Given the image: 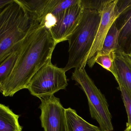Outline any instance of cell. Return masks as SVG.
Instances as JSON below:
<instances>
[{"instance_id":"cell-1","label":"cell","mask_w":131,"mask_h":131,"mask_svg":"<svg viewBox=\"0 0 131 131\" xmlns=\"http://www.w3.org/2000/svg\"><path fill=\"white\" fill-rule=\"evenodd\" d=\"M57 44L44 25L36 23L18 47V56L9 77L0 85L4 96H13L27 89L34 75L51 61Z\"/></svg>"},{"instance_id":"cell-2","label":"cell","mask_w":131,"mask_h":131,"mask_svg":"<svg viewBox=\"0 0 131 131\" xmlns=\"http://www.w3.org/2000/svg\"><path fill=\"white\" fill-rule=\"evenodd\" d=\"M0 13V62L18 49L34 25V22L16 0Z\"/></svg>"},{"instance_id":"cell-3","label":"cell","mask_w":131,"mask_h":131,"mask_svg":"<svg viewBox=\"0 0 131 131\" xmlns=\"http://www.w3.org/2000/svg\"><path fill=\"white\" fill-rule=\"evenodd\" d=\"M100 20L97 10L83 9L79 23L68 40L69 59L63 68L66 72L73 68L85 69Z\"/></svg>"},{"instance_id":"cell-4","label":"cell","mask_w":131,"mask_h":131,"mask_svg":"<svg viewBox=\"0 0 131 131\" xmlns=\"http://www.w3.org/2000/svg\"><path fill=\"white\" fill-rule=\"evenodd\" d=\"M71 79L85 93L91 117L97 121L101 131H113L112 115L106 99L87 74L85 69H75Z\"/></svg>"},{"instance_id":"cell-5","label":"cell","mask_w":131,"mask_h":131,"mask_svg":"<svg viewBox=\"0 0 131 131\" xmlns=\"http://www.w3.org/2000/svg\"><path fill=\"white\" fill-rule=\"evenodd\" d=\"M66 73L63 68H59L50 61L34 75L27 89L31 95L39 99L42 96L54 95L68 86Z\"/></svg>"},{"instance_id":"cell-6","label":"cell","mask_w":131,"mask_h":131,"mask_svg":"<svg viewBox=\"0 0 131 131\" xmlns=\"http://www.w3.org/2000/svg\"><path fill=\"white\" fill-rule=\"evenodd\" d=\"M40 99V118L44 131H68L66 108L60 99L53 95L42 96Z\"/></svg>"},{"instance_id":"cell-7","label":"cell","mask_w":131,"mask_h":131,"mask_svg":"<svg viewBox=\"0 0 131 131\" xmlns=\"http://www.w3.org/2000/svg\"><path fill=\"white\" fill-rule=\"evenodd\" d=\"M83 9L78 3L56 16V23L49 30L56 44L68 40L81 19Z\"/></svg>"},{"instance_id":"cell-8","label":"cell","mask_w":131,"mask_h":131,"mask_svg":"<svg viewBox=\"0 0 131 131\" xmlns=\"http://www.w3.org/2000/svg\"><path fill=\"white\" fill-rule=\"evenodd\" d=\"M117 1L118 0H107L99 12L101 16V20L94 42L87 57V63L101 50L109 30L119 15L117 7Z\"/></svg>"},{"instance_id":"cell-9","label":"cell","mask_w":131,"mask_h":131,"mask_svg":"<svg viewBox=\"0 0 131 131\" xmlns=\"http://www.w3.org/2000/svg\"><path fill=\"white\" fill-rule=\"evenodd\" d=\"M115 23L119 32L120 49L129 54L131 51V0L127 7L119 13Z\"/></svg>"},{"instance_id":"cell-10","label":"cell","mask_w":131,"mask_h":131,"mask_svg":"<svg viewBox=\"0 0 131 131\" xmlns=\"http://www.w3.org/2000/svg\"><path fill=\"white\" fill-rule=\"evenodd\" d=\"M115 62L118 77L116 81L131 95V57L119 50L115 52Z\"/></svg>"},{"instance_id":"cell-11","label":"cell","mask_w":131,"mask_h":131,"mask_svg":"<svg viewBox=\"0 0 131 131\" xmlns=\"http://www.w3.org/2000/svg\"><path fill=\"white\" fill-rule=\"evenodd\" d=\"M35 23L41 24L45 19L48 0H16Z\"/></svg>"},{"instance_id":"cell-12","label":"cell","mask_w":131,"mask_h":131,"mask_svg":"<svg viewBox=\"0 0 131 131\" xmlns=\"http://www.w3.org/2000/svg\"><path fill=\"white\" fill-rule=\"evenodd\" d=\"M68 131H102L100 128L89 123L72 108H66Z\"/></svg>"},{"instance_id":"cell-13","label":"cell","mask_w":131,"mask_h":131,"mask_svg":"<svg viewBox=\"0 0 131 131\" xmlns=\"http://www.w3.org/2000/svg\"><path fill=\"white\" fill-rule=\"evenodd\" d=\"M19 118L8 106L0 104V131H22Z\"/></svg>"},{"instance_id":"cell-14","label":"cell","mask_w":131,"mask_h":131,"mask_svg":"<svg viewBox=\"0 0 131 131\" xmlns=\"http://www.w3.org/2000/svg\"><path fill=\"white\" fill-rule=\"evenodd\" d=\"M115 52H112L108 54L97 53L87 62V64L90 68H92L95 63H98L110 72L116 80L118 77L115 62Z\"/></svg>"},{"instance_id":"cell-15","label":"cell","mask_w":131,"mask_h":131,"mask_svg":"<svg viewBox=\"0 0 131 131\" xmlns=\"http://www.w3.org/2000/svg\"><path fill=\"white\" fill-rule=\"evenodd\" d=\"M119 31L114 23L105 38L102 49L97 53L108 54L121 50L119 44Z\"/></svg>"},{"instance_id":"cell-16","label":"cell","mask_w":131,"mask_h":131,"mask_svg":"<svg viewBox=\"0 0 131 131\" xmlns=\"http://www.w3.org/2000/svg\"><path fill=\"white\" fill-rule=\"evenodd\" d=\"M18 56L17 49L0 62V85L10 75L16 65Z\"/></svg>"},{"instance_id":"cell-17","label":"cell","mask_w":131,"mask_h":131,"mask_svg":"<svg viewBox=\"0 0 131 131\" xmlns=\"http://www.w3.org/2000/svg\"><path fill=\"white\" fill-rule=\"evenodd\" d=\"M118 84L128 116L126 127L131 128V95L122 85Z\"/></svg>"},{"instance_id":"cell-18","label":"cell","mask_w":131,"mask_h":131,"mask_svg":"<svg viewBox=\"0 0 131 131\" xmlns=\"http://www.w3.org/2000/svg\"><path fill=\"white\" fill-rule=\"evenodd\" d=\"M107 0H80V5L83 9L100 11Z\"/></svg>"},{"instance_id":"cell-19","label":"cell","mask_w":131,"mask_h":131,"mask_svg":"<svg viewBox=\"0 0 131 131\" xmlns=\"http://www.w3.org/2000/svg\"><path fill=\"white\" fill-rule=\"evenodd\" d=\"M14 1V0H0V9L2 10Z\"/></svg>"},{"instance_id":"cell-20","label":"cell","mask_w":131,"mask_h":131,"mask_svg":"<svg viewBox=\"0 0 131 131\" xmlns=\"http://www.w3.org/2000/svg\"><path fill=\"white\" fill-rule=\"evenodd\" d=\"M126 128H128L129 131H131V128H129V127H126Z\"/></svg>"},{"instance_id":"cell-21","label":"cell","mask_w":131,"mask_h":131,"mask_svg":"<svg viewBox=\"0 0 131 131\" xmlns=\"http://www.w3.org/2000/svg\"><path fill=\"white\" fill-rule=\"evenodd\" d=\"M124 131H128V128H126L125 129V130H124Z\"/></svg>"},{"instance_id":"cell-22","label":"cell","mask_w":131,"mask_h":131,"mask_svg":"<svg viewBox=\"0 0 131 131\" xmlns=\"http://www.w3.org/2000/svg\"><path fill=\"white\" fill-rule=\"evenodd\" d=\"M129 56H130V57H131V52H130L129 53Z\"/></svg>"}]
</instances>
